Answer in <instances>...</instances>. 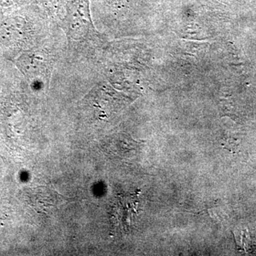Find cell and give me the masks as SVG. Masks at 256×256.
I'll return each mask as SVG.
<instances>
[{
	"mask_svg": "<svg viewBox=\"0 0 256 256\" xmlns=\"http://www.w3.org/2000/svg\"><path fill=\"white\" fill-rule=\"evenodd\" d=\"M28 0H0V11L18 8Z\"/></svg>",
	"mask_w": 256,
	"mask_h": 256,
	"instance_id": "cell-5",
	"label": "cell"
},
{
	"mask_svg": "<svg viewBox=\"0 0 256 256\" xmlns=\"http://www.w3.org/2000/svg\"><path fill=\"white\" fill-rule=\"evenodd\" d=\"M23 18L14 16L0 24V44L9 50H20L26 38V26Z\"/></svg>",
	"mask_w": 256,
	"mask_h": 256,
	"instance_id": "cell-3",
	"label": "cell"
},
{
	"mask_svg": "<svg viewBox=\"0 0 256 256\" xmlns=\"http://www.w3.org/2000/svg\"><path fill=\"white\" fill-rule=\"evenodd\" d=\"M58 193L52 191L46 188H38L34 190L35 198H33L32 202H34V206L38 208H42V207H48L54 206L56 204V202L58 200Z\"/></svg>",
	"mask_w": 256,
	"mask_h": 256,
	"instance_id": "cell-4",
	"label": "cell"
},
{
	"mask_svg": "<svg viewBox=\"0 0 256 256\" xmlns=\"http://www.w3.org/2000/svg\"><path fill=\"white\" fill-rule=\"evenodd\" d=\"M62 28L73 41H84L96 34L90 10V0H68Z\"/></svg>",
	"mask_w": 256,
	"mask_h": 256,
	"instance_id": "cell-1",
	"label": "cell"
},
{
	"mask_svg": "<svg viewBox=\"0 0 256 256\" xmlns=\"http://www.w3.org/2000/svg\"><path fill=\"white\" fill-rule=\"evenodd\" d=\"M15 65L22 74L31 82H48L50 62L42 53L34 50L23 52L15 60Z\"/></svg>",
	"mask_w": 256,
	"mask_h": 256,
	"instance_id": "cell-2",
	"label": "cell"
}]
</instances>
